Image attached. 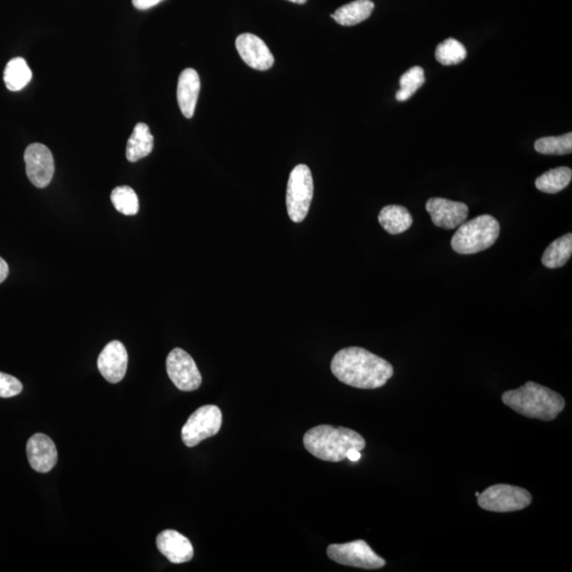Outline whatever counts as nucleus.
<instances>
[{
	"instance_id": "f257e3e1",
	"label": "nucleus",
	"mask_w": 572,
	"mask_h": 572,
	"mask_svg": "<svg viewBox=\"0 0 572 572\" xmlns=\"http://www.w3.org/2000/svg\"><path fill=\"white\" fill-rule=\"evenodd\" d=\"M331 370L343 384L359 389L381 388L393 375L391 363L359 347L337 352L332 359Z\"/></svg>"
},
{
	"instance_id": "f03ea898",
	"label": "nucleus",
	"mask_w": 572,
	"mask_h": 572,
	"mask_svg": "<svg viewBox=\"0 0 572 572\" xmlns=\"http://www.w3.org/2000/svg\"><path fill=\"white\" fill-rule=\"evenodd\" d=\"M502 403L530 419L553 421L565 408V400L551 388L527 382L501 396Z\"/></svg>"
},
{
	"instance_id": "7ed1b4c3",
	"label": "nucleus",
	"mask_w": 572,
	"mask_h": 572,
	"mask_svg": "<svg viewBox=\"0 0 572 572\" xmlns=\"http://www.w3.org/2000/svg\"><path fill=\"white\" fill-rule=\"evenodd\" d=\"M303 444L308 453L329 462H341L351 450L362 451L366 448L365 439L356 431L331 425H319L307 431Z\"/></svg>"
},
{
	"instance_id": "20e7f679",
	"label": "nucleus",
	"mask_w": 572,
	"mask_h": 572,
	"mask_svg": "<svg viewBox=\"0 0 572 572\" xmlns=\"http://www.w3.org/2000/svg\"><path fill=\"white\" fill-rule=\"evenodd\" d=\"M500 225L494 216L484 214L463 223L451 238V248L460 255H474L492 248L500 237Z\"/></svg>"
},
{
	"instance_id": "39448f33",
	"label": "nucleus",
	"mask_w": 572,
	"mask_h": 572,
	"mask_svg": "<svg viewBox=\"0 0 572 572\" xmlns=\"http://www.w3.org/2000/svg\"><path fill=\"white\" fill-rule=\"evenodd\" d=\"M313 196L314 182L310 168L306 164L296 165L290 172L286 189V208L291 221H305L311 207Z\"/></svg>"
},
{
	"instance_id": "423d86ee",
	"label": "nucleus",
	"mask_w": 572,
	"mask_h": 572,
	"mask_svg": "<svg viewBox=\"0 0 572 572\" xmlns=\"http://www.w3.org/2000/svg\"><path fill=\"white\" fill-rule=\"evenodd\" d=\"M477 499L478 506L484 510L499 513L520 511L532 502L527 490L502 484L490 486Z\"/></svg>"
},
{
	"instance_id": "0eeeda50",
	"label": "nucleus",
	"mask_w": 572,
	"mask_h": 572,
	"mask_svg": "<svg viewBox=\"0 0 572 572\" xmlns=\"http://www.w3.org/2000/svg\"><path fill=\"white\" fill-rule=\"evenodd\" d=\"M223 422L222 411L215 405H206L189 416L181 429V439L188 448H194L205 439L215 436Z\"/></svg>"
},
{
	"instance_id": "6e6552de",
	"label": "nucleus",
	"mask_w": 572,
	"mask_h": 572,
	"mask_svg": "<svg viewBox=\"0 0 572 572\" xmlns=\"http://www.w3.org/2000/svg\"><path fill=\"white\" fill-rule=\"evenodd\" d=\"M328 557L341 565L363 569H380L386 560L372 551L363 540L346 543H332L327 549Z\"/></svg>"
},
{
	"instance_id": "1a4fd4ad",
	"label": "nucleus",
	"mask_w": 572,
	"mask_h": 572,
	"mask_svg": "<svg viewBox=\"0 0 572 572\" xmlns=\"http://www.w3.org/2000/svg\"><path fill=\"white\" fill-rule=\"evenodd\" d=\"M167 372L170 380L181 391H198L202 385V374L196 362L181 348H175L167 358Z\"/></svg>"
},
{
	"instance_id": "9d476101",
	"label": "nucleus",
	"mask_w": 572,
	"mask_h": 572,
	"mask_svg": "<svg viewBox=\"0 0 572 572\" xmlns=\"http://www.w3.org/2000/svg\"><path fill=\"white\" fill-rule=\"evenodd\" d=\"M24 159L29 181L37 188L47 187L55 174V159L49 148L32 143L26 148Z\"/></svg>"
},
{
	"instance_id": "9b49d317",
	"label": "nucleus",
	"mask_w": 572,
	"mask_h": 572,
	"mask_svg": "<svg viewBox=\"0 0 572 572\" xmlns=\"http://www.w3.org/2000/svg\"><path fill=\"white\" fill-rule=\"evenodd\" d=\"M426 210L434 225L443 229L459 227L467 219L468 207L465 203L433 198L426 203Z\"/></svg>"
},
{
	"instance_id": "f8f14e48",
	"label": "nucleus",
	"mask_w": 572,
	"mask_h": 572,
	"mask_svg": "<svg viewBox=\"0 0 572 572\" xmlns=\"http://www.w3.org/2000/svg\"><path fill=\"white\" fill-rule=\"evenodd\" d=\"M236 47L242 60L254 70L265 72L273 67L274 59L270 48L255 34L243 33L239 36Z\"/></svg>"
},
{
	"instance_id": "ddd939ff",
	"label": "nucleus",
	"mask_w": 572,
	"mask_h": 572,
	"mask_svg": "<svg viewBox=\"0 0 572 572\" xmlns=\"http://www.w3.org/2000/svg\"><path fill=\"white\" fill-rule=\"evenodd\" d=\"M129 356L122 342L114 341L103 349L98 358V369L107 382L117 384L127 374Z\"/></svg>"
},
{
	"instance_id": "4468645a",
	"label": "nucleus",
	"mask_w": 572,
	"mask_h": 572,
	"mask_svg": "<svg viewBox=\"0 0 572 572\" xmlns=\"http://www.w3.org/2000/svg\"><path fill=\"white\" fill-rule=\"evenodd\" d=\"M28 461L34 471L48 473L57 462V450L47 434L36 433L27 442Z\"/></svg>"
},
{
	"instance_id": "2eb2a0df",
	"label": "nucleus",
	"mask_w": 572,
	"mask_h": 572,
	"mask_svg": "<svg viewBox=\"0 0 572 572\" xmlns=\"http://www.w3.org/2000/svg\"><path fill=\"white\" fill-rule=\"evenodd\" d=\"M156 545L158 551L173 564L187 563L194 556L191 542L175 530L160 532Z\"/></svg>"
},
{
	"instance_id": "dca6fc26",
	"label": "nucleus",
	"mask_w": 572,
	"mask_h": 572,
	"mask_svg": "<svg viewBox=\"0 0 572 572\" xmlns=\"http://www.w3.org/2000/svg\"><path fill=\"white\" fill-rule=\"evenodd\" d=\"M200 91V80L198 73L188 68L181 73L179 84H177V102L181 112L188 119L194 116Z\"/></svg>"
},
{
	"instance_id": "f3484780",
	"label": "nucleus",
	"mask_w": 572,
	"mask_h": 572,
	"mask_svg": "<svg viewBox=\"0 0 572 572\" xmlns=\"http://www.w3.org/2000/svg\"><path fill=\"white\" fill-rule=\"evenodd\" d=\"M374 10V4L371 0H354V2L337 9L333 14H331V17L337 24L350 27L368 20Z\"/></svg>"
},
{
	"instance_id": "a211bd4d",
	"label": "nucleus",
	"mask_w": 572,
	"mask_h": 572,
	"mask_svg": "<svg viewBox=\"0 0 572 572\" xmlns=\"http://www.w3.org/2000/svg\"><path fill=\"white\" fill-rule=\"evenodd\" d=\"M379 222L388 233L400 234L408 231L413 225V215L399 205H389L381 210Z\"/></svg>"
},
{
	"instance_id": "6ab92c4d",
	"label": "nucleus",
	"mask_w": 572,
	"mask_h": 572,
	"mask_svg": "<svg viewBox=\"0 0 572 572\" xmlns=\"http://www.w3.org/2000/svg\"><path fill=\"white\" fill-rule=\"evenodd\" d=\"M154 147V137L146 123H137L127 146V158L130 163L150 156Z\"/></svg>"
},
{
	"instance_id": "aec40b11",
	"label": "nucleus",
	"mask_w": 572,
	"mask_h": 572,
	"mask_svg": "<svg viewBox=\"0 0 572 572\" xmlns=\"http://www.w3.org/2000/svg\"><path fill=\"white\" fill-rule=\"evenodd\" d=\"M572 255V234L568 233L548 246L542 257L543 266L554 270L568 263Z\"/></svg>"
},
{
	"instance_id": "412c9836",
	"label": "nucleus",
	"mask_w": 572,
	"mask_h": 572,
	"mask_svg": "<svg viewBox=\"0 0 572 572\" xmlns=\"http://www.w3.org/2000/svg\"><path fill=\"white\" fill-rule=\"evenodd\" d=\"M32 72L22 57L11 60L4 72V81L11 91H20L31 81Z\"/></svg>"
},
{
	"instance_id": "4be33fe9",
	"label": "nucleus",
	"mask_w": 572,
	"mask_h": 572,
	"mask_svg": "<svg viewBox=\"0 0 572 572\" xmlns=\"http://www.w3.org/2000/svg\"><path fill=\"white\" fill-rule=\"evenodd\" d=\"M571 180L572 170L568 167H559L537 177L535 187L543 193L556 194L568 187Z\"/></svg>"
},
{
	"instance_id": "5701e85b",
	"label": "nucleus",
	"mask_w": 572,
	"mask_h": 572,
	"mask_svg": "<svg viewBox=\"0 0 572 572\" xmlns=\"http://www.w3.org/2000/svg\"><path fill=\"white\" fill-rule=\"evenodd\" d=\"M425 83V70L420 66L410 68L400 79V89L396 95V99L399 102L409 100Z\"/></svg>"
},
{
	"instance_id": "b1692460",
	"label": "nucleus",
	"mask_w": 572,
	"mask_h": 572,
	"mask_svg": "<svg viewBox=\"0 0 572 572\" xmlns=\"http://www.w3.org/2000/svg\"><path fill=\"white\" fill-rule=\"evenodd\" d=\"M534 148L543 156H568L572 152V133L543 137L535 141Z\"/></svg>"
},
{
	"instance_id": "393cba45",
	"label": "nucleus",
	"mask_w": 572,
	"mask_h": 572,
	"mask_svg": "<svg viewBox=\"0 0 572 572\" xmlns=\"http://www.w3.org/2000/svg\"><path fill=\"white\" fill-rule=\"evenodd\" d=\"M436 60L444 66L460 64L467 55L465 45L453 38L445 39L438 45L436 49Z\"/></svg>"
},
{
	"instance_id": "a878e982",
	"label": "nucleus",
	"mask_w": 572,
	"mask_h": 572,
	"mask_svg": "<svg viewBox=\"0 0 572 572\" xmlns=\"http://www.w3.org/2000/svg\"><path fill=\"white\" fill-rule=\"evenodd\" d=\"M112 203L118 213L124 215H135L139 211V199L136 192L128 186L114 188L112 196Z\"/></svg>"
},
{
	"instance_id": "bb28decb",
	"label": "nucleus",
	"mask_w": 572,
	"mask_h": 572,
	"mask_svg": "<svg viewBox=\"0 0 572 572\" xmlns=\"http://www.w3.org/2000/svg\"><path fill=\"white\" fill-rule=\"evenodd\" d=\"M22 384L16 377L0 372V398L8 399L19 396Z\"/></svg>"
},
{
	"instance_id": "cd10ccee",
	"label": "nucleus",
	"mask_w": 572,
	"mask_h": 572,
	"mask_svg": "<svg viewBox=\"0 0 572 572\" xmlns=\"http://www.w3.org/2000/svg\"><path fill=\"white\" fill-rule=\"evenodd\" d=\"M136 9L145 11L156 7L158 4L164 2V0H131Z\"/></svg>"
},
{
	"instance_id": "c85d7f7f",
	"label": "nucleus",
	"mask_w": 572,
	"mask_h": 572,
	"mask_svg": "<svg viewBox=\"0 0 572 572\" xmlns=\"http://www.w3.org/2000/svg\"><path fill=\"white\" fill-rule=\"evenodd\" d=\"M9 265L2 257H0V283H3L8 278Z\"/></svg>"
},
{
	"instance_id": "c756f323",
	"label": "nucleus",
	"mask_w": 572,
	"mask_h": 572,
	"mask_svg": "<svg viewBox=\"0 0 572 572\" xmlns=\"http://www.w3.org/2000/svg\"><path fill=\"white\" fill-rule=\"evenodd\" d=\"M360 457H362V455H360V451L358 450H351L350 453L348 454V459L351 460L353 462H357L360 459Z\"/></svg>"
},
{
	"instance_id": "7c9ffc66",
	"label": "nucleus",
	"mask_w": 572,
	"mask_h": 572,
	"mask_svg": "<svg viewBox=\"0 0 572 572\" xmlns=\"http://www.w3.org/2000/svg\"><path fill=\"white\" fill-rule=\"evenodd\" d=\"M288 2L297 4H306L307 0H288Z\"/></svg>"
},
{
	"instance_id": "2f4dec72",
	"label": "nucleus",
	"mask_w": 572,
	"mask_h": 572,
	"mask_svg": "<svg viewBox=\"0 0 572 572\" xmlns=\"http://www.w3.org/2000/svg\"><path fill=\"white\" fill-rule=\"evenodd\" d=\"M475 495H476V497H478V496L480 495V493H478V492H477V493H476V494H475Z\"/></svg>"
}]
</instances>
